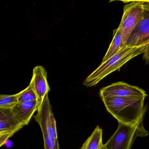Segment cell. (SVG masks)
Returning <instances> with one entry per match:
<instances>
[{
	"label": "cell",
	"instance_id": "obj_1",
	"mask_svg": "<svg viewBox=\"0 0 149 149\" xmlns=\"http://www.w3.org/2000/svg\"><path fill=\"white\" fill-rule=\"evenodd\" d=\"M107 111L118 123L134 125L143 121L145 112L144 99L107 97L101 99Z\"/></svg>",
	"mask_w": 149,
	"mask_h": 149
},
{
	"label": "cell",
	"instance_id": "obj_2",
	"mask_svg": "<svg viewBox=\"0 0 149 149\" xmlns=\"http://www.w3.org/2000/svg\"><path fill=\"white\" fill-rule=\"evenodd\" d=\"M147 45L137 47L125 46L106 62L101 63L97 69L87 77L83 82V85L87 87L96 85L110 73L119 71L128 61L143 53Z\"/></svg>",
	"mask_w": 149,
	"mask_h": 149
},
{
	"label": "cell",
	"instance_id": "obj_3",
	"mask_svg": "<svg viewBox=\"0 0 149 149\" xmlns=\"http://www.w3.org/2000/svg\"><path fill=\"white\" fill-rule=\"evenodd\" d=\"M143 121L134 125L119 123L114 134L104 144L106 149H131L137 136L144 137L148 133L143 127Z\"/></svg>",
	"mask_w": 149,
	"mask_h": 149
},
{
	"label": "cell",
	"instance_id": "obj_4",
	"mask_svg": "<svg viewBox=\"0 0 149 149\" xmlns=\"http://www.w3.org/2000/svg\"><path fill=\"white\" fill-rule=\"evenodd\" d=\"M124 6L123 13L119 28L122 34V43L126 42L133 29L141 19L144 11V3L141 1H130ZM129 1V2H130Z\"/></svg>",
	"mask_w": 149,
	"mask_h": 149
},
{
	"label": "cell",
	"instance_id": "obj_5",
	"mask_svg": "<svg viewBox=\"0 0 149 149\" xmlns=\"http://www.w3.org/2000/svg\"><path fill=\"white\" fill-rule=\"evenodd\" d=\"M101 98L107 97L144 99L148 96L146 92L141 88L131 85L123 82L113 83L100 90Z\"/></svg>",
	"mask_w": 149,
	"mask_h": 149
},
{
	"label": "cell",
	"instance_id": "obj_6",
	"mask_svg": "<svg viewBox=\"0 0 149 149\" xmlns=\"http://www.w3.org/2000/svg\"><path fill=\"white\" fill-rule=\"evenodd\" d=\"M149 43V4L144 3L142 17L130 33L125 46L137 47Z\"/></svg>",
	"mask_w": 149,
	"mask_h": 149
},
{
	"label": "cell",
	"instance_id": "obj_7",
	"mask_svg": "<svg viewBox=\"0 0 149 149\" xmlns=\"http://www.w3.org/2000/svg\"><path fill=\"white\" fill-rule=\"evenodd\" d=\"M34 118L39 124L42 134H47L52 139L58 140L56 120L52 112L48 94H46L44 99L41 110Z\"/></svg>",
	"mask_w": 149,
	"mask_h": 149
},
{
	"label": "cell",
	"instance_id": "obj_8",
	"mask_svg": "<svg viewBox=\"0 0 149 149\" xmlns=\"http://www.w3.org/2000/svg\"><path fill=\"white\" fill-rule=\"evenodd\" d=\"M47 77V71L44 67L41 66H37L34 67L31 82L33 84L36 95L37 113L41 110L44 99L50 90Z\"/></svg>",
	"mask_w": 149,
	"mask_h": 149
},
{
	"label": "cell",
	"instance_id": "obj_9",
	"mask_svg": "<svg viewBox=\"0 0 149 149\" xmlns=\"http://www.w3.org/2000/svg\"><path fill=\"white\" fill-rule=\"evenodd\" d=\"M15 118L23 127L28 125L36 111H37V101L18 102L11 108Z\"/></svg>",
	"mask_w": 149,
	"mask_h": 149
},
{
	"label": "cell",
	"instance_id": "obj_10",
	"mask_svg": "<svg viewBox=\"0 0 149 149\" xmlns=\"http://www.w3.org/2000/svg\"><path fill=\"white\" fill-rule=\"evenodd\" d=\"M23 127L15 118L11 108H0V132L15 134Z\"/></svg>",
	"mask_w": 149,
	"mask_h": 149
},
{
	"label": "cell",
	"instance_id": "obj_11",
	"mask_svg": "<svg viewBox=\"0 0 149 149\" xmlns=\"http://www.w3.org/2000/svg\"><path fill=\"white\" fill-rule=\"evenodd\" d=\"M113 40L109 47L107 51L102 59L101 63L106 62L111 57L115 55L121 49L125 47L122 43V34L119 28L113 31Z\"/></svg>",
	"mask_w": 149,
	"mask_h": 149
},
{
	"label": "cell",
	"instance_id": "obj_12",
	"mask_svg": "<svg viewBox=\"0 0 149 149\" xmlns=\"http://www.w3.org/2000/svg\"><path fill=\"white\" fill-rule=\"evenodd\" d=\"M103 145L102 130L97 126L80 149H100Z\"/></svg>",
	"mask_w": 149,
	"mask_h": 149
},
{
	"label": "cell",
	"instance_id": "obj_13",
	"mask_svg": "<svg viewBox=\"0 0 149 149\" xmlns=\"http://www.w3.org/2000/svg\"><path fill=\"white\" fill-rule=\"evenodd\" d=\"M37 101V97L32 82H31L28 87L20 92L18 102H28Z\"/></svg>",
	"mask_w": 149,
	"mask_h": 149
},
{
	"label": "cell",
	"instance_id": "obj_14",
	"mask_svg": "<svg viewBox=\"0 0 149 149\" xmlns=\"http://www.w3.org/2000/svg\"><path fill=\"white\" fill-rule=\"evenodd\" d=\"M20 92L12 95H0V108H11L13 106L18 103V99Z\"/></svg>",
	"mask_w": 149,
	"mask_h": 149
},
{
	"label": "cell",
	"instance_id": "obj_15",
	"mask_svg": "<svg viewBox=\"0 0 149 149\" xmlns=\"http://www.w3.org/2000/svg\"><path fill=\"white\" fill-rule=\"evenodd\" d=\"M43 135L45 149H60L58 140H54L47 134Z\"/></svg>",
	"mask_w": 149,
	"mask_h": 149
},
{
	"label": "cell",
	"instance_id": "obj_16",
	"mask_svg": "<svg viewBox=\"0 0 149 149\" xmlns=\"http://www.w3.org/2000/svg\"><path fill=\"white\" fill-rule=\"evenodd\" d=\"M15 134L10 132H0V147L4 145L8 140Z\"/></svg>",
	"mask_w": 149,
	"mask_h": 149
},
{
	"label": "cell",
	"instance_id": "obj_17",
	"mask_svg": "<svg viewBox=\"0 0 149 149\" xmlns=\"http://www.w3.org/2000/svg\"><path fill=\"white\" fill-rule=\"evenodd\" d=\"M143 54V59L145 60L147 64H149V43L146 46Z\"/></svg>",
	"mask_w": 149,
	"mask_h": 149
},
{
	"label": "cell",
	"instance_id": "obj_18",
	"mask_svg": "<svg viewBox=\"0 0 149 149\" xmlns=\"http://www.w3.org/2000/svg\"><path fill=\"white\" fill-rule=\"evenodd\" d=\"M144 3H148L149 4V1H142Z\"/></svg>",
	"mask_w": 149,
	"mask_h": 149
},
{
	"label": "cell",
	"instance_id": "obj_19",
	"mask_svg": "<svg viewBox=\"0 0 149 149\" xmlns=\"http://www.w3.org/2000/svg\"><path fill=\"white\" fill-rule=\"evenodd\" d=\"M100 149H106V148H105V147H104V144H103V145H102V146L101 148H100Z\"/></svg>",
	"mask_w": 149,
	"mask_h": 149
}]
</instances>
